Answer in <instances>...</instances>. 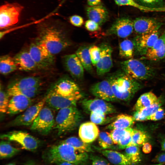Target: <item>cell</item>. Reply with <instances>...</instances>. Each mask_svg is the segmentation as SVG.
I'll return each instance as SVG.
<instances>
[{
    "label": "cell",
    "instance_id": "4fadbf2b",
    "mask_svg": "<svg viewBox=\"0 0 165 165\" xmlns=\"http://www.w3.org/2000/svg\"><path fill=\"white\" fill-rule=\"evenodd\" d=\"M133 21L126 17L117 19L106 32L108 35H115L121 38H125L132 33Z\"/></svg>",
    "mask_w": 165,
    "mask_h": 165
},
{
    "label": "cell",
    "instance_id": "277c9868",
    "mask_svg": "<svg viewBox=\"0 0 165 165\" xmlns=\"http://www.w3.org/2000/svg\"><path fill=\"white\" fill-rule=\"evenodd\" d=\"M82 115L76 107L72 106L59 110L55 119L54 128L58 135L73 130L77 127Z\"/></svg>",
    "mask_w": 165,
    "mask_h": 165
},
{
    "label": "cell",
    "instance_id": "60d3db41",
    "mask_svg": "<svg viewBox=\"0 0 165 165\" xmlns=\"http://www.w3.org/2000/svg\"><path fill=\"white\" fill-rule=\"evenodd\" d=\"M7 92H5L0 86V112L4 113L7 112L9 101Z\"/></svg>",
    "mask_w": 165,
    "mask_h": 165
},
{
    "label": "cell",
    "instance_id": "83f0119b",
    "mask_svg": "<svg viewBox=\"0 0 165 165\" xmlns=\"http://www.w3.org/2000/svg\"><path fill=\"white\" fill-rule=\"evenodd\" d=\"M159 101L157 97L152 92H147L140 96L134 106V109L139 111Z\"/></svg>",
    "mask_w": 165,
    "mask_h": 165
},
{
    "label": "cell",
    "instance_id": "9c48e42d",
    "mask_svg": "<svg viewBox=\"0 0 165 165\" xmlns=\"http://www.w3.org/2000/svg\"><path fill=\"white\" fill-rule=\"evenodd\" d=\"M1 138L16 142L24 149L34 151L39 146V141L27 132L20 130L10 131L1 135Z\"/></svg>",
    "mask_w": 165,
    "mask_h": 165
},
{
    "label": "cell",
    "instance_id": "6f0895ef",
    "mask_svg": "<svg viewBox=\"0 0 165 165\" xmlns=\"http://www.w3.org/2000/svg\"><path fill=\"white\" fill-rule=\"evenodd\" d=\"M6 165H15V164L13 163H10Z\"/></svg>",
    "mask_w": 165,
    "mask_h": 165
},
{
    "label": "cell",
    "instance_id": "9a60e30c",
    "mask_svg": "<svg viewBox=\"0 0 165 165\" xmlns=\"http://www.w3.org/2000/svg\"><path fill=\"white\" fill-rule=\"evenodd\" d=\"M51 89L57 94L66 97L81 93L77 84L71 79L65 77L59 79Z\"/></svg>",
    "mask_w": 165,
    "mask_h": 165
},
{
    "label": "cell",
    "instance_id": "cb8c5ba5",
    "mask_svg": "<svg viewBox=\"0 0 165 165\" xmlns=\"http://www.w3.org/2000/svg\"><path fill=\"white\" fill-rule=\"evenodd\" d=\"M158 30L140 35L138 37L136 45L139 51L145 54L147 50L153 46L159 38Z\"/></svg>",
    "mask_w": 165,
    "mask_h": 165
},
{
    "label": "cell",
    "instance_id": "f6af8a7d",
    "mask_svg": "<svg viewBox=\"0 0 165 165\" xmlns=\"http://www.w3.org/2000/svg\"><path fill=\"white\" fill-rule=\"evenodd\" d=\"M90 159L92 165H111L106 160L101 157L91 156Z\"/></svg>",
    "mask_w": 165,
    "mask_h": 165
},
{
    "label": "cell",
    "instance_id": "ee69618b",
    "mask_svg": "<svg viewBox=\"0 0 165 165\" xmlns=\"http://www.w3.org/2000/svg\"><path fill=\"white\" fill-rule=\"evenodd\" d=\"M105 115L98 112H91L90 113V119L91 122L96 124H102L107 120Z\"/></svg>",
    "mask_w": 165,
    "mask_h": 165
},
{
    "label": "cell",
    "instance_id": "ffe728a7",
    "mask_svg": "<svg viewBox=\"0 0 165 165\" xmlns=\"http://www.w3.org/2000/svg\"><path fill=\"white\" fill-rule=\"evenodd\" d=\"M99 130L96 124L92 122H88L82 124L80 126L79 135L83 142L90 143L98 138Z\"/></svg>",
    "mask_w": 165,
    "mask_h": 165
},
{
    "label": "cell",
    "instance_id": "7c38bea8",
    "mask_svg": "<svg viewBox=\"0 0 165 165\" xmlns=\"http://www.w3.org/2000/svg\"><path fill=\"white\" fill-rule=\"evenodd\" d=\"M83 109L86 112H99L105 115L115 113L116 109L109 102L100 98L85 99L81 102Z\"/></svg>",
    "mask_w": 165,
    "mask_h": 165
},
{
    "label": "cell",
    "instance_id": "484cf974",
    "mask_svg": "<svg viewBox=\"0 0 165 165\" xmlns=\"http://www.w3.org/2000/svg\"><path fill=\"white\" fill-rule=\"evenodd\" d=\"M111 163L115 165H134L125 155L116 151L104 149L100 151Z\"/></svg>",
    "mask_w": 165,
    "mask_h": 165
},
{
    "label": "cell",
    "instance_id": "e0dca14e",
    "mask_svg": "<svg viewBox=\"0 0 165 165\" xmlns=\"http://www.w3.org/2000/svg\"><path fill=\"white\" fill-rule=\"evenodd\" d=\"M90 91L95 97L107 101H115L117 100L108 79L94 84L90 87Z\"/></svg>",
    "mask_w": 165,
    "mask_h": 165
},
{
    "label": "cell",
    "instance_id": "4316f807",
    "mask_svg": "<svg viewBox=\"0 0 165 165\" xmlns=\"http://www.w3.org/2000/svg\"><path fill=\"white\" fill-rule=\"evenodd\" d=\"M135 119L131 116L125 114H120L116 117L112 123L106 127L110 130L126 129L131 127L134 123Z\"/></svg>",
    "mask_w": 165,
    "mask_h": 165
},
{
    "label": "cell",
    "instance_id": "7dc6e473",
    "mask_svg": "<svg viewBox=\"0 0 165 165\" xmlns=\"http://www.w3.org/2000/svg\"><path fill=\"white\" fill-rule=\"evenodd\" d=\"M69 20L70 23L73 25L79 27L81 26L83 23V18L78 15H73L69 18Z\"/></svg>",
    "mask_w": 165,
    "mask_h": 165
},
{
    "label": "cell",
    "instance_id": "d6a6232c",
    "mask_svg": "<svg viewBox=\"0 0 165 165\" xmlns=\"http://www.w3.org/2000/svg\"><path fill=\"white\" fill-rule=\"evenodd\" d=\"M41 86L26 89H15L8 88L7 93L9 96L20 95L32 98L39 93Z\"/></svg>",
    "mask_w": 165,
    "mask_h": 165
},
{
    "label": "cell",
    "instance_id": "30bf717a",
    "mask_svg": "<svg viewBox=\"0 0 165 165\" xmlns=\"http://www.w3.org/2000/svg\"><path fill=\"white\" fill-rule=\"evenodd\" d=\"M46 103L50 108L55 110L72 106H76L78 101L82 97L81 93L70 97L59 95L51 89L46 95Z\"/></svg>",
    "mask_w": 165,
    "mask_h": 165
},
{
    "label": "cell",
    "instance_id": "f907efd6",
    "mask_svg": "<svg viewBox=\"0 0 165 165\" xmlns=\"http://www.w3.org/2000/svg\"><path fill=\"white\" fill-rule=\"evenodd\" d=\"M152 147L149 143L145 142L143 145L142 151L145 154L149 153L151 151Z\"/></svg>",
    "mask_w": 165,
    "mask_h": 165
},
{
    "label": "cell",
    "instance_id": "d590c367",
    "mask_svg": "<svg viewBox=\"0 0 165 165\" xmlns=\"http://www.w3.org/2000/svg\"><path fill=\"white\" fill-rule=\"evenodd\" d=\"M125 154L134 164L141 161L140 149L138 146L132 145L127 146L125 148Z\"/></svg>",
    "mask_w": 165,
    "mask_h": 165
},
{
    "label": "cell",
    "instance_id": "4dcf8cb0",
    "mask_svg": "<svg viewBox=\"0 0 165 165\" xmlns=\"http://www.w3.org/2000/svg\"><path fill=\"white\" fill-rule=\"evenodd\" d=\"M160 104L159 101L142 109L136 111L134 115L135 120L142 121L150 120L151 115L155 112L160 107Z\"/></svg>",
    "mask_w": 165,
    "mask_h": 165
},
{
    "label": "cell",
    "instance_id": "816d5d0a",
    "mask_svg": "<svg viewBox=\"0 0 165 165\" xmlns=\"http://www.w3.org/2000/svg\"><path fill=\"white\" fill-rule=\"evenodd\" d=\"M87 3L89 6H93L100 5L101 0H87Z\"/></svg>",
    "mask_w": 165,
    "mask_h": 165
},
{
    "label": "cell",
    "instance_id": "44dd1931",
    "mask_svg": "<svg viewBox=\"0 0 165 165\" xmlns=\"http://www.w3.org/2000/svg\"><path fill=\"white\" fill-rule=\"evenodd\" d=\"M13 57L18 69L20 71L29 72L38 68L29 51L24 50L20 51Z\"/></svg>",
    "mask_w": 165,
    "mask_h": 165
},
{
    "label": "cell",
    "instance_id": "b9f144b4",
    "mask_svg": "<svg viewBox=\"0 0 165 165\" xmlns=\"http://www.w3.org/2000/svg\"><path fill=\"white\" fill-rule=\"evenodd\" d=\"M89 52L92 65H96L101 56V50L100 47L94 45L90 46Z\"/></svg>",
    "mask_w": 165,
    "mask_h": 165
},
{
    "label": "cell",
    "instance_id": "8d00e7d4",
    "mask_svg": "<svg viewBox=\"0 0 165 165\" xmlns=\"http://www.w3.org/2000/svg\"><path fill=\"white\" fill-rule=\"evenodd\" d=\"M98 138L99 145L103 149L112 148L114 144L110 133L101 132L99 133Z\"/></svg>",
    "mask_w": 165,
    "mask_h": 165
},
{
    "label": "cell",
    "instance_id": "d4e9b609",
    "mask_svg": "<svg viewBox=\"0 0 165 165\" xmlns=\"http://www.w3.org/2000/svg\"><path fill=\"white\" fill-rule=\"evenodd\" d=\"M42 81L39 77H25L14 81L9 85L8 88L26 89L42 86Z\"/></svg>",
    "mask_w": 165,
    "mask_h": 165
},
{
    "label": "cell",
    "instance_id": "836d02e7",
    "mask_svg": "<svg viewBox=\"0 0 165 165\" xmlns=\"http://www.w3.org/2000/svg\"><path fill=\"white\" fill-rule=\"evenodd\" d=\"M134 45L130 40L123 41L119 45V55L122 58L131 59L134 54Z\"/></svg>",
    "mask_w": 165,
    "mask_h": 165
},
{
    "label": "cell",
    "instance_id": "f1b7e54d",
    "mask_svg": "<svg viewBox=\"0 0 165 165\" xmlns=\"http://www.w3.org/2000/svg\"><path fill=\"white\" fill-rule=\"evenodd\" d=\"M90 47L86 46H80L76 50V54L84 68L88 72H91L92 64L89 52Z\"/></svg>",
    "mask_w": 165,
    "mask_h": 165
},
{
    "label": "cell",
    "instance_id": "9f6ffc18",
    "mask_svg": "<svg viewBox=\"0 0 165 165\" xmlns=\"http://www.w3.org/2000/svg\"><path fill=\"white\" fill-rule=\"evenodd\" d=\"M25 165H37L35 164L34 163H29L26 164Z\"/></svg>",
    "mask_w": 165,
    "mask_h": 165
},
{
    "label": "cell",
    "instance_id": "1f68e13d",
    "mask_svg": "<svg viewBox=\"0 0 165 165\" xmlns=\"http://www.w3.org/2000/svg\"><path fill=\"white\" fill-rule=\"evenodd\" d=\"M61 143L69 145L79 151L86 152H93V148L89 143H86L75 137L68 138Z\"/></svg>",
    "mask_w": 165,
    "mask_h": 165
},
{
    "label": "cell",
    "instance_id": "7a4b0ae2",
    "mask_svg": "<svg viewBox=\"0 0 165 165\" xmlns=\"http://www.w3.org/2000/svg\"><path fill=\"white\" fill-rule=\"evenodd\" d=\"M87 153L78 150L69 145L61 143L50 147L45 152L43 157L49 163L64 161L75 165H86L90 159Z\"/></svg>",
    "mask_w": 165,
    "mask_h": 165
},
{
    "label": "cell",
    "instance_id": "5bb4252c",
    "mask_svg": "<svg viewBox=\"0 0 165 165\" xmlns=\"http://www.w3.org/2000/svg\"><path fill=\"white\" fill-rule=\"evenodd\" d=\"M100 47L101 50V56L96 66L97 75L101 76L108 72L112 67V49L107 43L101 44Z\"/></svg>",
    "mask_w": 165,
    "mask_h": 165
},
{
    "label": "cell",
    "instance_id": "74e56055",
    "mask_svg": "<svg viewBox=\"0 0 165 165\" xmlns=\"http://www.w3.org/2000/svg\"><path fill=\"white\" fill-rule=\"evenodd\" d=\"M147 139V137L144 132L140 130L134 129L131 141L129 146L132 145L138 146H141L145 143Z\"/></svg>",
    "mask_w": 165,
    "mask_h": 165
},
{
    "label": "cell",
    "instance_id": "3957f363",
    "mask_svg": "<svg viewBox=\"0 0 165 165\" xmlns=\"http://www.w3.org/2000/svg\"><path fill=\"white\" fill-rule=\"evenodd\" d=\"M117 100H129L141 87L137 80L131 78L124 72H118L108 79Z\"/></svg>",
    "mask_w": 165,
    "mask_h": 165
},
{
    "label": "cell",
    "instance_id": "8fae6325",
    "mask_svg": "<svg viewBox=\"0 0 165 165\" xmlns=\"http://www.w3.org/2000/svg\"><path fill=\"white\" fill-rule=\"evenodd\" d=\"M46 96L42 100L28 108L8 124L9 126H28L31 125L46 103Z\"/></svg>",
    "mask_w": 165,
    "mask_h": 165
},
{
    "label": "cell",
    "instance_id": "8992f818",
    "mask_svg": "<svg viewBox=\"0 0 165 165\" xmlns=\"http://www.w3.org/2000/svg\"><path fill=\"white\" fill-rule=\"evenodd\" d=\"M28 51L35 62L38 68L47 69L54 65V55L37 38L31 44Z\"/></svg>",
    "mask_w": 165,
    "mask_h": 165
},
{
    "label": "cell",
    "instance_id": "ba28073f",
    "mask_svg": "<svg viewBox=\"0 0 165 165\" xmlns=\"http://www.w3.org/2000/svg\"><path fill=\"white\" fill-rule=\"evenodd\" d=\"M55 125V119L51 108L44 106L31 125V129L46 135L54 128Z\"/></svg>",
    "mask_w": 165,
    "mask_h": 165
},
{
    "label": "cell",
    "instance_id": "11a10c76",
    "mask_svg": "<svg viewBox=\"0 0 165 165\" xmlns=\"http://www.w3.org/2000/svg\"><path fill=\"white\" fill-rule=\"evenodd\" d=\"M145 3H151L154 2L156 0H142Z\"/></svg>",
    "mask_w": 165,
    "mask_h": 165
},
{
    "label": "cell",
    "instance_id": "d6986e66",
    "mask_svg": "<svg viewBox=\"0 0 165 165\" xmlns=\"http://www.w3.org/2000/svg\"><path fill=\"white\" fill-rule=\"evenodd\" d=\"M134 29L140 35L158 30L160 25L154 19L145 17H138L133 21Z\"/></svg>",
    "mask_w": 165,
    "mask_h": 165
},
{
    "label": "cell",
    "instance_id": "bcb514c9",
    "mask_svg": "<svg viewBox=\"0 0 165 165\" xmlns=\"http://www.w3.org/2000/svg\"><path fill=\"white\" fill-rule=\"evenodd\" d=\"M100 26L97 23L90 20H87L85 24L86 28L91 32L99 30L100 28Z\"/></svg>",
    "mask_w": 165,
    "mask_h": 165
},
{
    "label": "cell",
    "instance_id": "52a82bcc",
    "mask_svg": "<svg viewBox=\"0 0 165 165\" xmlns=\"http://www.w3.org/2000/svg\"><path fill=\"white\" fill-rule=\"evenodd\" d=\"M23 6L16 2L7 3L0 7V28L3 30L18 22Z\"/></svg>",
    "mask_w": 165,
    "mask_h": 165
},
{
    "label": "cell",
    "instance_id": "681fc988",
    "mask_svg": "<svg viewBox=\"0 0 165 165\" xmlns=\"http://www.w3.org/2000/svg\"><path fill=\"white\" fill-rule=\"evenodd\" d=\"M154 162L163 163H165V153H161L157 155L153 159Z\"/></svg>",
    "mask_w": 165,
    "mask_h": 165
},
{
    "label": "cell",
    "instance_id": "7402d4cb",
    "mask_svg": "<svg viewBox=\"0 0 165 165\" xmlns=\"http://www.w3.org/2000/svg\"><path fill=\"white\" fill-rule=\"evenodd\" d=\"M86 13L89 20L94 21L100 26L105 23L109 18L107 10L105 6L100 4L87 7Z\"/></svg>",
    "mask_w": 165,
    "mask_h": 165
},
{
    "label": "cell",
    "instance_id": "2e32d148",
    "mask_svg": "<svg viewBox=\"0 0 165 165\" xmlns=\"http://www.w3.org/2000/svg\"><path fill=\"white\" fill-rule=\"evenodd\" d=\"M64 65L72 76L81 79L84 75V68L76 54L66 55L63 58Z\"/></svg>",
    "mask_w": 165,
    "mask_h": 165
},
{
    "label": "cell",
    "instance_id": "e575fe53",
    "mask_svg": "<svg viewBox=\"0 0 165 165\" xmlns=\"http://www.w3.org/2000/svg\"><path fill=\"white\" fill-rule=\"evenodd\" d=\"M20 150L13 147L7 141H2L0 143V156L1 159L12 157L17 153Z\"/></svg>",
    "mask_w": 165,
    "mask_h": 165
},
{
    "label": "cell",
    "instance_id": "680465c9",
    "mask_svg": "<svg viewBox=\"0 0 165 165\" xmlns=\"http://www.w3.org/2000/svg\"><path fill=\"white\" fill-rule=\"evenodd\" d=\"M162 164H163V163H160L158 164H154V165H162Z\"/></svg>",
    "mask_w": 165,
    "mask_h": 165
},
{
    "label": "cell",
    "instance_id": "f546056e",
    "mask_svg": "<svg viewBox=\"0 0 165 165\" xmlns=\"http://www.w3.org/2000/svg\"><path fill=\"white\" fill-rule=\"evenodd\" d=\"M18 69L13 58L8 55L1 56L0 58V72L4 75H8Z\"/></svg>",
    "mask_w": 165,
    "mask_h": 165
},
{
    "label": "cell",
    "instance_id": "5b68a950",
    "mask_svg": "<svg viewBox=\"0 0 165 165\" xmlns=\"http://www.w3.org/2000/svg\"><path fill=\"white\" fill-rule=\"evenodd\" d=\"M120 65L126 74L136 80H147L154 75L152 68L137 59H130L121 62Z\"/></svg>",
    "mask_w": 165,
    "mask_h": 165
},
{
    "label": "cell",
    "instance_id": "db71d44e",
    "mask_svg": "<svg viewBox=\"0 0 165 165\" xmlns=\"http://www.w3.org/2000/svg\"><path fill=\"white\" fill-rule=\"evenodd\" d=\"M161 147L162 150L165 151V138L162 141L161 143Z\"/></svg>",
    "mask_w": 165,
    "mask_h": 165
},
{
    "label": "cell",
    "instance_id": "7bdbcfd3",
    "mask_svg": "<svg viewBox=\"0 0 165 165\" xmlns=\"http://www.w3.org/2000/svg\"><path fill=\"white\" fill-rule=\"evenodd\" d=\"M134 129L130 127L124 137L119 141L118 145L120 149H124L129 146L130 143Z\"/></svg>",
    "mask_w": 165,
    "mask_h": 165
},
{
    "label": "cell",
    "instance_id": "6da1fadb",
    "mask_svg": "<svg viewBox=\"0 0 165 165\" xmlns=\"http://www.w3.org/2000/svg\"><path fill=\"white\" fill-rule=\"evenodd\" d=\"M59 21L47 19L37 25V38L54 55L70 46L71 43Z\"/></svg>",
    "mask_w": 165,
    "mask_h": 165
},
{
    "label": "cell",
    "instance_id": "f35d334b",
    "mask_svg": "<svg viewBox=\"0 0 165 165\" xmlns=\"http://www.w3.org/2000/svg\"><path fill=\"white\" fill-rule=\"evenodd\" d=\"M130 128L122 129H114L111 130L110 134L114 144H118L119 141L125 136Z\"/></svg>",
    "mask_w": 165,
    "mask_h": 165
},
{
    "label": "cell",
    "instance_id": "f5cc1de1",
    "mask_svg": "<svg viewBox=\"0 0 165 165\" xmlns=\"http://www.w3.org/2000/svg\"><path fill=\"white\" fill-rule=\"evenodd\" d=\"M56 164L57 165H75L72 163L64 161L58 162L56 163Z\"/></svg>",
    "mask_w": 165,
    "mask_h": 165
},
{
    "label": "cell",
    "instance_id": "603a6c76",
    "mask_svg": "<svg viewBox=\"0 0 165 165\" xmlns=\"http://www.w3.org/2000/svg\"><path fill=\"white\" fill-rule=\"evenodd\" d=\"M146 58L156 61L165 57V34L160 36L153 46L149 49L145 54Z\"/></svg>",
    "mask_w": 165,
    "mask_h": 165
},
{
    "label": "cell",
    "instance_id": "c3c4849f",
    "mask_svg": "<svg viewBox=\"0 0 165 165\" xmlns=\"http://www.w3.org/2000/svg\"><path fill=\"white\" fill-rule=\"evenodd\" d=\"M164 110L160 107L150 117V120L153 121H157L163 119L165 115Z\"/></svg>",
    "mask_w": 165,
    "mask_h": 165
},
{
    "label": "cell",
    "instance_id": "ac0fdd59",
    "mask_svg": "<svg viewBox=\"0 0 165 165\" xmlns=\"http://www.w3.org/2000/svg\"><path fill=\"white\" fill-rule=\"evenodd\" d=\"M32 102V98L22 95L13 96L9 101L7 113L12 115L24 112L31 106Z\"/></svg>",
    "mask_w": 165,
    "mask_h": 165
},
{
    "label": "cell",
    "instance_id": "ab89813d",
    "mask_svg": "<svg viewBox=\"0 0 165 165\" xmlns=\"http://www.w3.org/2000/svg\"><path fill=\"white\" fill-rule=\"evenodd\" d=\"M116 4L119 6H132L145 11H151V8L141 6L135 2L134 0H114Z\"/></svg>",
    "mask_w": 165,
    "mask_h": 165
}]
</instances>
